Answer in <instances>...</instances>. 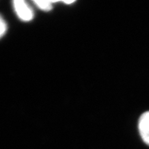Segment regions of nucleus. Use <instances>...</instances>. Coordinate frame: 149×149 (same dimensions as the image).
Returning a JSON list of instances; mask_svg holds the SVG:
<instances>
[{"mask_svg":"<svg viewBox=\"0 0 149 149\" xmlns=\"http://www.w3.org/2000/svg\"><path fill=\"white\" fill-rule=\"evenodd\" d=\"M13 6L18 17L22 21L29 22L33 19V12L32 8L24 0H15L13 1Z\"/></svg>","mask_w":149,"mask_h":149,"instance_id":"obj_1","label":"nucleus"},{"mask_svg":"<svg viewBox=\"0 0 149 149\" xmlns=\"http://www.w3.org/2000/svg\"><path fill=\"white\" fill-rule=\"evenodd\" d=\"M7 30V25L2 17L0 15V39L5 35Z\"/></svg>","mask_w":149,"mask_h":149,"instance_id":"obj_4","label":"nucleus"},{"mask_svg":"<svg viewBox=\"0 0 149 149\" xmlns=\"http://www.w3.org/2000/svg\"><path fill=\"white\" fill-rule=\"evenodd\" d=\"M139 130L141 138L149 145V111L144 113L139 118Z\"/></svg>","mask_w":149,"mask_h":149,"instance_id":"obj_2","label":"nucleus"},{"mask_svg":"<svg viewBox=\"0 0 149 149\" xmlns=\"http://www.w3.org/2000/svg\"><path fill=\"white\" fill-rule=\"evenodd\" d=\"M35 4L39 8L44 11H49L53 8V2L52 1H34Z\"/></svg>","mask_w":149,"mask_h":149,"instance_id":"obj_3","label":"nucleus"},{"mask_svg":"<svg viewBox=\"0 0 149 149\" xmlns=\"http://www.w3.org/2000/svg\"><path fill=\"white\" fill-rule=\"evenodd\" d=\"M62 2L64 3H67V4H70V3H72L74 2V1H62Z\"/></svg>","mask_w":149,"mask_h":149,"instance_id":"obj_5","label":"nucleus"}]
</instances>
